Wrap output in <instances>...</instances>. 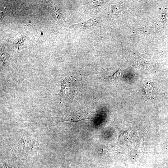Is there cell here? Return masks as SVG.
Masks as SVG:
<instances>
[{
	"instance_id": "1",
	"label": "cell",
	"mask_w": 168,
	"mask_h": 168,
	"mask_svg": "<svg viewBox=\"0 0 168 168\" xmlns=\"http://www.w3.org/2000/svg\"><path fill=\"white\" fill-rule=\"evenodd\" d=\"M39 142L23 136L17 144L9 149L12 153L24 156H33L37 154Z\"/></svg>"
},
{
	"instance_id": "4",
	"label": "cell",
	"mask_w": 168,
	"mask_h": 168,
	"mask_svg": "<svg viewBox=\"0 0 168 168\" xmlns=\"http://www.w3.org/2000/svg\"><path fill=\"white\" fill-rule=\"evenodd\" d=\"M70 83L68 79H64L62 81L60 91L56 95L59 96L60 102H63L68 100L70 96L71 93V87Z\"/></svg>"
},
{
	"instance_id": "9",
	"label": "cell",
	"mask_w": 168,
	"mask_h": 168,
	"mask_svg": "<svg viewBox=\"0 0 168 168\" xmlns=\"http://www.w3.org/2000/svg\"><path fill=\"white\" fill-rule=\"evenodd\" d=\"M124 6L123 2L121 1L114 6L113 8V12L114 14L119 12L122 10Z\"/></svg>"
},
{
	"instance_id": "5",
	"label": "cell",
	"mask_w": 168,
	"mask_h": 168,
	"mask_svg": "<svg viewBox=\"0 0 168 168\" xmlns=\"http://www.w3.org/2000/svg\"><path fill=\"white\" fill-rule=\"evenodd\" d=\"M48 7L56 21L59 24L68 25L69 21L65 17L62 12L55 5H50Z\"/></svg>"
},
{
	"instance_id": "8",
	"label": "cell",
	"mask_w": 168,
	"mask_h": 168,
	"mask_svg": "<svg viewBox=\"0 0 168 168\" xmlns=\"http://www.w3.org/2000/svg\"><path fill=\"white\" fill-rule=\"evenodd\" d=\"M123 71L119 68L118 70L114 73L112 76H109L107 78H104L105 79H113L115 80L119 79L123 76Z\"/></svg>"
},
{
	"instance_id": "2",
	"label": "cell",
	"mask_w": 168,
	"mask_h": 168,
	"mask_svg": "<svg viewBox=\"0 0 168 168\" xmlns=\"http://www.w3.org/2000/svg\"><path fill=\"white\" fill-rule=\"evenodd\" d=\"M92 115L85 110L78 111L72 115H67L62 118L60 122L68 121L74 122L83 119H91Z\"/></svg>"
},
{
	"instance_id": "10",
	"label": "cell",
	"mask_w": 168,
	"mask_h": 168,
	"mask_svg": "<svg viewBox=\"0 0 168 168\" xmlns=\"http://www.w3.org/2000/svg\"><path fill=\"white\" fill-rule=\"evenodd\" d=\"M162 18L165 22L168 21V8H165L162 11Z\"/></svg>"
},
{
	"instance_id": "11",
	"label": "cell",
	"mask_w": 168,
	"mask_h": 168,
	"mask_svg": "<svg viewBox=\"0 0 168 168\" xmlns=\"http://www.w3.org/2000/svg\"><path fill=\"white\" fill-rule=\"evenodd\" d=\"M1 168H18L16 166L11 165H3L0 166Z\"/></svg>"
},
{
	"instance_id": "6",
	"label": "cell",
	"mask_w": 168,
	"mask_h": 168,
	"mask_svg": "<svg viewBox=\"0 0 168 168\" xmlns=\"http://www.w3.org/2000/svg\"><path fill=\"white\" fill-rule=\"evenodd\" d=\"M158 24L154 23H149L146 24L143 28L136 30V32H144L150 33L156 31L158 29Z\"/></svg>"
},
{
	"instance_id": "7",
	"label": "cell",
	"mask_w": 168,
	"mask_h": 168,
	"mask_svg": "<svg viewBox=\"0 0 168 168\" xmlns=\"http://www.w3.org/2000/svg\"><path fill=\"white\" fill-rule=\"evenodd\" d=\"M104 1L91 0L88 1L89 7L91 8H95L101 6L104 3Z\"/></svg>"
},
{
	"instance_id": "3",
	"label": "cell",
	"mask_w": 168,
	"mask_h": 168,
	"mask_svg": "<svg viewBox=\"0 0 168 168\" xmlns=\"http://www.w3.org/2000/svg\"><path fill=\"white\" fill-rule=\"evenodd\" d=\"M98 21L95 18H91L78 23L71 25L69 28L73 30H85L91 29L97 26Z\"/></svg>"
}]
</instances>
